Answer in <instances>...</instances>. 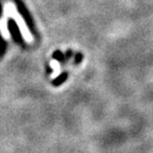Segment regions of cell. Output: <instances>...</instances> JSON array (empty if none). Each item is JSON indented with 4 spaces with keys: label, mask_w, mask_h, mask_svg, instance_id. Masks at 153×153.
<instances>
[{
    "label": "cell",
    "mask_w": 153,
    "mask_h": 153,
    "mask_svg": "<svg viewBox=\"0 0 153 153\" xmlns=\"http://www.w3.org/2000/svg\"><path fill=\"white\" fill-rule=\"evenodd\" d=\"M4 16L7 18H12V19L15 21V23H16L17 27L19 28L23 39L25 40L27 43H32L33 36L31 34V32H30L26 22L24 21L23 17L21 16L19 12L17 11V8L14 3L7 2L4 5Z\"/></svg>",
    "instance_id": "6da1fadb"
},
{
    "label": "cell",
    "mask_w": 153,
    "mask_h": 153,
    "mask_svg": "<svg viewBox=\"0 0 153 153\" xmlns=\"http://www.w3.org/2000/svg\"><path fill=\"white\" fill-rule=\"evenodd\" d=\"M82 60V55L79 54L78 56H76V63H79V62H81Z\"/></svg>",
    "instance_id": "5b68a950"
},
{
    "label": "cell",
    "mask_w": 153,
    "mask_h": 153,
    "mask_svg": "<svg viewBox=\"0 0 153 153\" xmlns=\"http://www.w3.org/2000/svg\"><path fill=\"white\" fill-rule=\"evenodd\" d=\"M0 34L5 40H9L11 38L10 32H9L8 29V21H7V17H2L0 19Z\"/></svg>",
    "instance_id": "7a4b0ae2"
},
{
    "label": "cell",
    "mask_w": 153,
    "mask_h": 153,
    "mask_svg": "<svg viewBox=\"0 0 153 153\" xmlns=\"http://www.w3.org/2000/svg\"><path fill=\"white\" fill-rule=\"evenodd\" d=\"M51 67H52V68H54L53 78H55V76H57L58 73H59V69H60V67H59V61H58V60H54L53 62L51 63ZM58 75H59V74H58Z\"/></svg>",
    "instance_id": "3957f363"
},
{
    "label": "cell",
    "mask_w": 153,
    "mask_h": 153,
    "mask_svg": "<svg viewBox=\"0 0 153 153\" xmlns=\"http://www.w3.org/2000/svg\"><path fill=\"white\" fill-rule=\"evenodd\" d=\"M67 78V73H63V74H61L58 76V78H56V81H55V84L56 85H60L61 82H63L65 81V79Z\"/></svg>",
    "instance_id": "277c9868"
}]
</instances>
